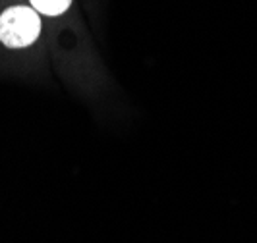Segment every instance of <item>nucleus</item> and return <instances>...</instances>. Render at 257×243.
<instances>
[{"mask_svg": "<svg viewBox=\"0 0 257 243\" xmlns=\"http://www.w3.org/2000/svg\"><path fill=\"white\" fill-rule=\"evenodd\" d=\"M41 33V18L26 6L8 8L0 16V41L10 49H24L35 43Z\"/></svg>", "mask_w": 257, "mask_h": 243, "instance_id": "nucleus-1", "label": "nucleus"}, {"mask_svg": "<svg viewBox=\"0 0 257 243\" xmlns=\"http://www.w3.org/2000/svg\"><path fill=\"white\" fill-rule=\"evenodd\" d=\"M29 2L33 4L35 12H41L45 16H60L72 4V0H29Z\"/></svg>", "mask_w": 257, "mask_h": 243, "instance_id": "nucleus-2", "label": "nucleus"}]
</instances>
